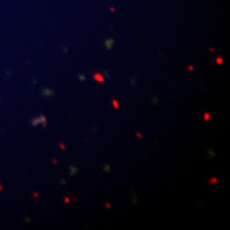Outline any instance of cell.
Here are the masks:
<instances>
[{
  "label": "cell",
  "mask_w": 230,
  "mask_h": 230,
  "mask_svg": "<svg viewBox=\"0 0 230 230\" xmlns=\"http://www.w3.org/2000/svg\"><path fill=\"white\" fill-rule=\"evenodd\" d=\"M95 78H96V79H97V80H98V79H99V80H100V81H102V78H101L100 76H99V75H95Z\"/></svg>",
  "instance_id": "cell-1"
}]
</instances>
